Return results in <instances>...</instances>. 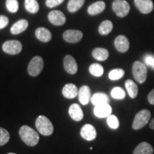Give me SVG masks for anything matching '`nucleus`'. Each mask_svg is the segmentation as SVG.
Masks as SVG:
<instances>
[{
	"label": "nucleus",
	"mask_w": 154,
	"mask_h": 154,
	"mask_svg": "<svg viewBox=\"0 0 154 154\" xmlns=\"http://www.w3.org/2000/svg\"><path fill=\"white\" fill-rule=\"evenodd\" d=\"M19 136L24 143L29 146H35L39 140L38 133L26 125L22 126L19 129Z\"/></svg>",
	"instance_id": "f257e3e1"
},
{
	"label": "nucleus",
	"mask_w": 154,
	"mask_h": 154,
	"mask_svg": "<svg viewBox=\"0 0 154 154\" xmlns=\"http://www.w3.org/2000/svg\"><path fill=\"white\" fill-rule=\"evenodd\" d=\"M36 128L44 136H50L54 131L53 124L45 116H39L36 120Z\"/></svg>",
	"instance_id": "f03ea898"
},
{
	"label": "nucleus",
	"mask_w": 154,
	"mask_h": 154,
	"mask_svg": "<svg viewBox=\"0 0 154 154\" xmlns=\"http://www.w3.org/2000/svg\"><path fill=\"white\" fill-rule=\"evenodd\" d=\"M132 72L135 80L139 84H143L146 81L148 73L147 67L141 61H135L133 64Z\"/></svg>",
	"instance_id": "7ed1b4c3"
},
{
	"label": "nucleus",
	"mask_w": 154,
	"mask_h": 154,
	"mask_svg": "<svg viewBox=\"0 0 154 154\" xmlns=\"http://www.w3.org/2000/svg\"><path fill=\"white\" fill-rule=\"evenodd\" d=\"M151 119V112L147 109L140 111L135 116L133 121L132 128L134 130H139L143 128Z\"/></svg>",
	"instance_id": "20e7f679"
},
{
	"label": "nucleus",
	"mask_w": 154,
	"mask_h": 154,
	"mask_svg": "<svg viewBox=\"0 0 154 154\" xmlns=\"http://www.w3.org/2000/svg\"><path fill=\"white\" fill-rule=\"evenodd\" d=\"M44 68L43 59L39 56H36L32 58L28 65L27 71L29 74L32 76H38Z\"/></svg>",
	"instance_id": "39448f33"
},
{
	"label": "nucleus",
	"mask_w": 154,
	"mask_h": 154,
	"mask_svg": "<svg viewBox=\"0 0 154 154\" xmlns=\"http://www.w3.org/2000/svg\"><path fill=\"white\" fill-rule=\"evenodd\" d=\"M113 10L119 17H124L128 15L130 11L129 4L125 0H114L112 4Z\"/></svg>",
	"instance_id": "423d86ee"
},
{
	"label": "nucleus",
	"mask_w": 154,
	"mask_h": 154,
	"mask_svg": "<svg viewBox=\"0 0 154 154\" xmlns=\"http://www.w3.org/2000/svg\"><path fill=\"white\" fill-rule=\"evenodd\" d=\"M2 49L8 54H18L22 51V44L18 40H9L3 44Z\"/></svg>",
	"instance_id": "0eeeda50"
},
{
	"label": "nucleus",
	"mask_w": 154,
	"mask_h": 154,
	"mask_svg": "<svg viewBox=\"0 0 154 154\" xmlns=\"http://www.w3.org/2000/svg\"><path fill=\"white\" fill-rule=\"evenodd\" d=\"M82 37L83 34L79 30L69 29L64 32L63 34V39L69 43H77L81 41Z\"/></svg>",
	"instance_id": "6e6552de"
},
{
	"label": "nucleus",
	"mask_w": 154,
	"mask_h": 154,
	"mask_svg": "<svg viewBox=\"0 0 154 154\" xmlns=\"http://www.w3.org/2000/svg\"><path fill=\"white\" fill-rule=\"evenodd\" d=\"M48 19L51 24L56 26H61L66 22V17L59 10L51 11L48 15Z\"/></svg>",
	"instance_id": "1a4fd4ad"
},
{
	"label": "nucleus",
	"mask_w": 154,
	"mask_h": 154,
	"mask_svg": "<svg viewBox=\"0 0 154 154\" xmlns=\"http://www.w3.org/2000/svg\"><path fill=\"white\" fill-rule=\"evenodd\" d=\"M63 67L67 73L75 74L78 70V66L76 60L72 56L66 55L63 59Z\"/></svg>",
	"instance_id": "9d476101"
},
{
	"label": "nucleus",
	"mask_w": 154,
	"mask_h": 154,
	"mask_svg": "<svg viewBox=\"0 0 154 154\" xmlns=\"http://www.w3.org/2000/svg\"><path fill=\"white\" fill-rule=\"evenodd\" d=\"M114 45L119 52L125 53L129 49L130 43L126 36L124 35H119L115 38Z\"/></svg>",
	"instance_id": "9b49d317"
},
{
	"label": "nucleus",
	"mask_w": 154,
	"mask_h": 154,
	"mask_svg": "<svg viewBox=\"0 0 154 154\" xmlns=\"http://www.w3.org/2000/svg\"><path fill=\"white\" fill-rule=\"evenodd\" d=\"M135 5L142 14H149L153 9L151 0H135Z\"/></svg>",
	"instance_id": "f8f14e48"
},
{
	"label": "nucleus",
	"mask_w": 154,
	"mask_h": 154,
	"mask_svg": "<svg viewBox=\"0 0 154 154\" xmlns=\"http://www.w3.org/2000/svg\"><path fill=\"white\" fill-rule=\"evenodd\" d=\"M112 109L111 106L108 103H103V104H100L95 106L94 108V114L99 118H106L109 116L111 115Z\"/></svg>",
	"instance_id": "ddd939ff"
},
{
	"label": "nucleus",
	"mask_w": 154,
	"mask_h": 154,
	"mask_svg": "<svg viewBox=\"0 0 154 154\" xmlns=\"http://www.w3.org/2000/svg\"><path fill=\"white\" fill-rule=\"evenodd\" d=\"M96 131L91 124H86L81 130V136L86 140H93L96 138Z\"/></svg>",
	"instance_id": "4468645a"
},
{
	"label": "nucleus",
	"mask_w": 154,
	"mask_h": 154,
	"mask_svg": "<svg viewBox=\"0 0 154 154\" xmlns=\"http://www.w3.org/2000/svg\"><path fill=\"white\" fill-rule=\"evenodd\" d=\"M69 114L75 121H79L84 117V113L82 108L77 103H73L70 106L69 109Z\"/></svg>",
	"instance_id": "2eb2a0df"
},
{
	"label": "nucleus",
	"mask_w": 154,
	"mask_h": 154,
	"mask_svg": "<svg viewBox=\"0 0 154 154\" xmlns=\"http://www.w3.org/2000/svg\"><path fill=\"white\" fill-rule=\"evenodd\" d=\"M62 94L66 99H74L79 94L78 88L74 84H67L63 86L62 89Z\"/></svg>",
	"instance_id": "dca6fc26"
},
{
	"label": "nucleus",
	"mask_w": 154,
	"mask_h": 154,
	"mask_svg": "<svg viewBox=\"0 0 154 154\" xmlns=\"http://www.w3.org/2000/svg\"><path fill=\"white\" fill-rule=\"evenodd\" d=\"M79 100L83 105L88 104L91 99V90L88 86H83L79 90Z\"/></svg>",
	"instance_id": "f3484780"
},
{
	"label": "nucleus",
	"mask_w": 154,
	"mask_h": 154,
	"mask_svg": "<svg viewBox=\"0 0 154 154\" xmlns=\"http://www.w3.org/2000/svg\"><path fill=\"white\" fill-rule=\"evenodd\" d=\"M28 27V22L25 19H20L14 23L11 27V33L12 34H19L24 32Z\"/></svg>",
	"instance_id": "a211bd4d"
},
{
	"label": "nucleus",
	"mask_w": 154,
	"mask_h": 154,
	"mask_svg": "<svg viewBox=\"0 0 154 154\" xmlns=\"http://www.w3.org/2000/svg\"><path fill=\"white\" fill-rule=\"evenodd\" d=\"M133 154H153V149L148 142H141L136 146Z\"/></svg>",
	"instance_id": "6ab92c4d"
},
{
	"label": "nucleus",
	"mask_w": 154,
	"mask_h": 154,
	"mask_svg": "<svg viewBox=\"0 0 154 154\" xmlns=\"http://www.w3.org/2000/svg\"><path fill=\"white\" fill-rule=\"evenodd\" d=\"M35 35L36 37L42 42H48L51 39V33L50 31L44 27L36 29Z\"/></svg>",
	"instance_id": "aec40b11"
},
{
	"label": "nucleus",
	"mask_w": 154,
	"mask_h": 154,
	"mask_svg": "<svg viewBox=\"0 0 154 154\" xmlns=\"http://www.w3.org/2000/svg\"><path fill=\"white\" fill-rule=\"evenodd\" d=\"M106 4L103 1L96 2L88 7V13L90 15H96L101 13L105 9Z\"/></svg>",
	"instance_id": "412c9836"
},
{
	"label": "nucleus",
	"mask_w": 154,
	"mask_h": 154,
	"mask_svg": "<svg viewBox=\"0 0 154 154\" xmlns=\"http://www.w3.org/2000/svg\"><path fill=\"white\" fill-rule=\"evenodd\" d=\"M92 56L98 61H105L109 58V51L104 48H96L92 51Z\"/></svg>",
	"instance_id": "4be33fe9"
},
{
	"label": "nucleus",
	"mask_w": 154,
	"mask_h": 154,
	"mask_svg": "<svg viewBox=\"0 0 154 154\" xmlns=\"http://www.w3.org/2000/svg\"><path fill=\"white\" fill-rule=\"evenodd\" d=\"M125 86H126V88L130 97L131 99H135L138 93V86L136 85V83L133 82L132 80L128 79L125 83Z\"/></svg>",
	"instance_id": "5701e85b"
},
{
	"label": "nucleus",
	"mask_w": 154,
	"mask_h": 154,
	"mask_svg": "<svg viewBox=\"0 0 154 154\" xmlns=\"http://www.w3.org/2000/svg\"><path fill=\"white\" fill-rule=\"evenodd\" d=\"M109 96L103 93H96L91 98V103L94 106L103 104V103H109Z\"/></svg>",
	"instance_id": "b1692460"
},
{
	"label": "nucleus",
	"mask_w": 154,
	"mask_h": 154,
	"mask_svg": "<svg viewBox=\"0 0 154 154\" xmlns=\"http://www.w3.org/2000/svg\"><path fill=\"white\" fill-rule=\"evenodd\" d=\"M113 29V24L111 21L105 20L100 24L99 32L101 35H107Z\"/></svg>",
	"instance_id": "393cba45"
},
{
	"label": "nucleus",
	"mask_w": 154,
	"mask_h": 154,
	"mask_svg": "<svg viewBox=\"0 0 154 154\" xmlns=\"http://www.w3.org/2000/svg\"><path fill=\"white\" fill-rule=\"evenodd\" d=\"M85 0H69L67 8L70 12H76L82 8Z\"/></svg>",
	"instance_id": "a878e982"
},
{
	"label": "nucleus",
	"mask_w": 154,
	"mask_h": 154,
	"mask_svg": "<svg viewBox=\"0 0 154 154\" xmlns=\"http://www.w3.org/2000/svg\"><path fill=\"white\" fill-rule=\"evenodd\" d=\"M25 8L29 13L35 14L39 9V6L36 0H25Z\"/></svg>",
	"instance_id": "bb28decb"
},
{
	"label": "nucleus",
	"mask_w": 154,
	"mask_h": 154,
	"mask_svg": "<svg viewBox=\"0 0 154 154\" xmlns=\"http://www.w3.org/2000/svg\"><path fill=\"white\" fill-rule=\"evenodd\" d=\"M89 72L91 73V75L94 76L99 77L103 75V68L99 63H92L91 66H89Z\"/></svg>",
	"instance_id": "cd10ccee"
},
{
	"label": "nucleus",
	"mask_w": 154,
	"mask_h": 154,
	"mask_svg": "<svg viewBox=\"0 0 154 154\" xmlns=\"http://www.w3.org/2000/svg\"><path fill=\"white\" fill-rule=\"evenodd\" d=\"M124 71L122 69H115L109 72V77L111 80L116 81L122 78L124 76Z\"/></svg>",
	"instance_id": "c85d7f7f"
},
{
	"label": "nucleus",
	"mask_w": 154,
	"mask_h": 154,
	"mask_svg": "<svg viewBox=\"0 0 154 154\" xmlns=\"http://www.w3.org/2000/svg\"><path fill=\"white\" fill-rule=\"evenodd\" d=\"M10 136L5 128L0 127V146H4L9 142Z\"/></svg>",
	"instance_id": "c756f323"
},
{
	"label": "nucleus",
	"mask_w": 154,
	"mask_h": 154,
	"mask_svg": "<svg viewBox=\"0 0 154 154\" xmlns=\"http://www.w3.org/2000/svg\"><path fill=\"white\" fill-rule=\"evenodd\" d=\"M111 96L115 99H123L126 96L125 91L120 87L113 88L111 91Z\"/></svg>",
	"instance_id": "7c9ffc66"
},
{
	"label": "nucleus",
	"mask_w": 154,
	"mask_h": 154,
	"mask_svg": "<svg viewBox=\"0 0 154 154\" xmlns=\"http://www.w3.org/2000/svg\"><path fill=\"white\" fill-rule=\"evenodd\" d=\"M6 7L11 13H15L19 9V3L17 0H7Z\"/></svg>",
	"instance_id": "2f4dec72"
},
{
	"label": "nucleus",
	"mask_w": 154,
	"mask_h": 154,
	"mask_svg": "<svg viewBox=\"0 0 154 154\" xmlns=\"http://www.w3.org/2000/svg\"><path fill=\"white\" fill-rule=\"evenodd\" d=\"M107 124L110 128L116 129L119 126V121L117 117L114 115H110L107 117Z\"/></svg>",
	"instance_id": "473e14b6"
},
{
	"label": "nucleus",
	"mask_w": 154,
	"mask_h": 154,
	"mask_svg": "<svg viewBox=\"0 0 154 154\" xmlns=\"http://www.w3.org/2000/svg\"><path fill=\"white\" fill-rule=\"evenodd\" d=\"M63 1L64 0H46V5L49 8H53L61 5Z\"/></svg>",
	"instance_id": "72a5a7b5"
},
{
	"label": "nucleus",
	"mask_w": 154,
	"mask_h": 154,
	"mask_svg": "<svg viewBox=\"0 0 154 154\" xmlns=\"http://www.w3.org/2000/svg\"><path fill=\"white\" fill-rule=\"evenodd\" d=\"M9 24V19L8 17L4 15L0 16V29L5 28Z\"/></svg>",
	"instance_id": "f704fd0d"
},
{
	"label": "nucleus",
	"mask_w": 154,
	"mask_h": 154,
	"mask_svg": "<svg viewBox=\"0 0 154 154\" xmlns=\"http://www.w3.org/2000/svg\"><path fill=\"white\" fill-rule=\"evenodd\" d=\"M144 61L146 65L149 66H153L154 64V56L153 55H146L145 58H144Z\"/></svg>",
	"instance_id": "c9c22d12"
},
{
	"label": "nucleus",
	"mask_w": 154,
	"mask_h": 154,
	"mask_svg": "<svg viewBox=\"0 0 154 154\" xmlns=\"http://www.w3.org/2000/svg\"><path fill=\"white\" fill-rule=\"evenodd\" d=\"M148 101L151 104L154 105V88L149 92L148 95Z\"/></svg>",
	"instance_id": "e433bc0d"
},
{
	"label": "nucleus",
	"mask_w": 154,
	"mask_h": 154,
	"mask_svg": "<svg viewBox=\"0 0 154 154\" xmlns=\"http://www.w3.org/2000/svg\"><path fill=\"white\" fill-rule=\"evenodd\" d=\"M149 126H150V128H151V129H153L154 130V118L152 119V121H151V123H150Z\"/></svg>",
	"instance_id": "4c0bfd02"
},
{
	"label": "nucleus",
	"mask_w": 154,
	"mask_h": 154,
	"mask_svg": "<svg viewBox=\"0 0 154 154\" xmlns=\"http://www.w3.org/2000/svg\"><path fill=\"white\" fill-rule=\"evenodd\" d=\"M7 154H16V153H7Z\"/></svg>",
	"instance_id": "58836bf2"
},
{
	"label": "nucleus",
	"mask_w": 154,
	"mask_h": 154,
	"mask_svg": "<svg viewBox=\"0 0 154 154\" xmlns=\"http://www.w3.org/2000/svg\"><path fill=\"white\" fill-rule=\"evenodd\" d=\"M152 68H153V71H154V64H153V66H152Z\"/></svg>",
	"instance_id": "ea45409f"
}]
</instances>
